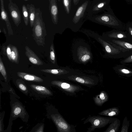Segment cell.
Instances as JSON below:
<instances>
[{
    "label": "cell",
    "instance_id": "26",
    "mask_svg": "<svg viewBox=\"0 0 132 132\" xmlns=\"http://www.w3.org/2000/svg\"><path fill=\"white\" fill-rule=\"evenodd\" d=\"M110 1V0H106L99 3L94 6L93 10L94 11H98L106 6H107L109 4Z\"/></svg>",
    "mask_w": 132,
    "mask_h": 132
},
{
    "label": "cell",
    "instance_id": "28",
    "mask_svg": "<svg viewBox=\"0 0 132 132\" xmlns=\"http://www.w3.org/2000/svg\"><path fill=\"white\" fill-rule=\"evenodd\" d=\"M130 125L129 121L127 117H125L123 119L121 132H127Z\"/></svg>",
    "mask_w": 132,
    "mask_h": 132
},
{
    "label": "cell",
    "instance_id": "5",
    "mask_svg": "<svg viewBox=\"0 0 132 132\" xmlns=\"http://www.w3.org/2000/svg\"><path fill=\"white\" fill-rule=\"evenodd\" d=\"M8 8L14 23L18 27L21 22V16L18 7L12 0H9Z\"/></svg>",
    "mask_w": 132,
    "mask_h": 132
},
{
    "label": "cell",
    "instance_id": "14",
    "mask_svg": "<svg viewBox=\"0 0 132 132\" xmlns=\"http://www.w3.org/2000/svg\"><path fill=\"white\" fill-rule=\"evenodd\" d=\"M26 114L24 109L19 103L16 102L12 106L11 115L13 118H23Z\"/></svg>",
    "mask_w": 132,
    "mask_h": 132
},
{
    "label": "cell",
    "instance_id": "1",
    "mask_svg": "<svg viewBox=\"0 0 132 132\" xmlns=\"http://www.w3.org/2000/svg\"><path fill=\"white\" fill-rule=\"evenodd\" d=\"M32 31L33 39L37 44L44 46L47 33L42 12L39 8H36V16Z\"/></svg>",
    "mask_w": 132,
    "mask_h": 132
},
{
    "label": "cell",
    "instance_id": "20",
    "mask_svg": "<svg viewBox=\"0 0 132 132\" xmlns=\"http://www.w3.org/2000/svg\"><path fill=\"white\" fill-rule=\"evenodd\" d=\"M108 99L107 93L104 91L102 92L99 94L97 95L94 98L96 104L98 105H101L107 101Z\"/></svg>",
    "mask_w": 132,
    "mask_h": 132
},
{
    "label": "cell",
    "instance_id": "22",
    "mask_svg": "<svg viewBox=\"0 0 132 132\" xmlns=\"http://www.w3.org/2000/svg\"><path fill=\"white\" fill-rule=\"evenodd\" d=\"M120 120L117 118L114 119L105 132H117L120 126Z\"/></svg>",
    "mask_w": 132,
    "mask_h": 132
},
{
    "label": "cell",
    "instance_id": "3",
    "mask_svg": "<svg viewBox=\"0 0 132 132\" xmlns=\"http://www.w3.org/2000/svg\"><path fill=\"white\" fill-rule=\"evenodd\" d=\"M95 19L99 22L114 29L125 30V24L117 18L112 11L96 17Z\"/></svg>",
    "mask_w": 132,
    "mask_h": 132
},
{
    "label": "cell",
    "instance_id": "6",
    "mask_svg": "<svg viewBox=\"0 0 132 132\" xmlns=\"http://www.w3.org/2000/svg\"><path fill=\"white\" fill-rule=\"evenodd\" d=\"M108 39H132L128 33L125 30L114 29L105 34ZM107 39V40H108Z\"/></svg>",
    "mask_w": 132,
    "mask_h": 132
},
{
    "label": "cell",
    "instance_id": "36",
    "mask_svg": "<svg viewBox=\"0 0 132 132\" xmlns=\"http://www.w3.org/2000/svg\"><path fill=\"white\" fill-rule=\"evenodd\" d=\"M43 128L42 126H41L39 128L38 130L36 131L38 132H42V131L41 130H43Z\"/></svg>",
    "mask_w": 132,
    "mask_h": 132
},
{
    "label": "cell",
    "instance_id": "8",
    "mask_svg": "<svg viewBox=\"0 0 132 132\" xmlns=\"http://www.w3.org/2000/svg\"><path fill=\"white\" fill-rule=\"evenodd\" d=\"M107 41L116 45L127 52L132 53V40L108 39Z\"/></svg>",
    "mask_w": 132,
    "mask_h": 132
},
{
    "label": "cell",
    "instance_id": "15",
    "mask_svg": "<svg viewBox=\"0 0 132 132\" xmlns=\"http://www.w3.org/2000/svg\"><path fill=\"white\" fill-rule=\"evenodd\" d=\"M113 69L116 72L122 75L127 77L132 75V69L126 67L124 64L117 65Z\"/></svg>",
    "mask_w": 132,
    "mask_h": 132
},
{
    "label": "cell",
    "instance_id": "40",
    "mask_svg": "<svg viewBox=\"0 0 132 132\" xmlns=\"http://www.w3.org/2000/svg\"><path fill=\"white\" fill-rule=\"evenodd\" d=\"M28 0H25V1H28Z\"/></svg>",
    "mask_w": 132,
    "mask_h": 132
},
{
    "label": "cell",
    "instance_id": "25",
    "mask_svg": "<svg viewBox=\"0 0 132 132\" xmlns=\"http://www.w3.org/2000/svg\"><path fill=\"white\" fill-rule=\"evenodd\" d=\"M22 12L24 22L27 26L29 21V14L27 6L24 4L22 7Z\"/></svg>",
    "mask_w": 132,
    "mask_h": 132
},
{
    "label": "cell",
    "instance_id": "17",
    "mask_svg": "<svg viewBox=\"0 0 132 132\" xmlns=\"http://www.w3.org/2000/svg\"><path fill=\"white\" fill-rule=\"evenodd\" d=\"M51 83L69 92H73L78 89V87L77 86L70 85L66 82H62L60 81H53L51 82Z\"/></svg>",
    "mask_w": 132,
    "mask_h": 132
},
{
    "label": "cell",
    "instance_id": "38",
    "mask_svg": "<svg viewBox=\"0 0 132 132\" xmlns=\"http://www.w3.org/2000/svg\"><path fill=\"white\" fill-rule=\"evenodd\" d=\"M3 31H4V34H6V30H5V29L4 28H3Z\"/></svg>",
    "mask_w": 132,
    "mask_h": 132
},
{
    "label": "cell",
    "instance_id": "19",
    "mask_svg": "<svg viewBox=\"0 0 132 132\" xmlns=\"http://www.w3.org/2000/svg\"><path fill=\"white\" fill-rule=\"evenodd\" d=\"M29 14V21L30 26L33 27L36 16V8L34 5L28 4L27 5Z\"/></svg>",
    "mask_w": 132,
    "mask_h": 132
},
{
    "label": "cell",
    "instance_id": "32",
    "mask_svg": "<svg viewBox=\"0 0 132 132\" xmlns=\"http://www.w3.org/2000/svg\"><path fill=\"white\" fill-rule=\"evenodd\" d=\"M120 62L121 64H122L132 63V54L124 58L120 61Z\"/></svg>",
    "mask_w": 132,
    "mask_h": 132
},
{
    "label": "cell",
    "instance_id": "34",
    "mask_svg": "<svg viewBox=\"0 0 132 132\" xmlns=\"http://www.w3.org/2000/svg\"><path fill=\"white\" fill-rule=\"evenodd\" d=\"M19 88L22 91H27V88L22 83H20L19 85Z\"/></svg>",
    "mask_w": 132,
    "mask_h": 132
},
{
    "label": "cell",
    "instance_id": "4",
    "mask_svg": "<svg viewBox=\"0 0 132 132\" xmlns=\"http://www.w3.org/2000/svg\"><path fill=\"white\" fill-rule=\"evenodd\" d=\"M2 50L3 54L7 56L11 62L17 64L19 63V56L18 49L16 46L9 44L6 46H4Z\"/></svg>",
    "mask_w": 132,
    "mask_h": 132
},
{
    "label": "cell",
    "instance_id": "2",
    "mask_svg": "<svg viewBox=\"0 0 132 132\" xmlns=\"http://www.w3.org/2000/svg\"><path fill=\"white\" fill-rule=\"evenodd\" d=\"M98 40L103 47L108 56L114 59L125 58L132 54L118 46L101 38Z\"/></svg>",
    "mask_w": 132,
    "mask_h": 132
},
{
    "label": "cell",
    "instance_id": "37",
    "mask_svg": "<svg viewBox=\"0 0 132 132\" xmlns=\"http://www.w3.org/2000/svg\"><path fill=\"white\" fill-rule=\"evenodd\" d=\"M127 2H128L129 3H132V0H125Z\"/></svg>",
    "mask_w": 132,
    "mask_h": 132
},
{
    "label": "cell",
    "instance_id": "33",
    "mask_svg": "<svg viewBox=\"0 0 132 132\" xmlns=\"http://www.w3.org/2000/svg\"><path fill=\"white\" fill-rule=\"evenodd\" d=\"M75 80L78 82L82 84H90V82L87 80L80 77H77L75 78Z\"/></svg>",
    "mask_w": 132,
    "mask_h": 132
},
{
    "label": "cell",
    "instance_id": "41",
    "mask_svg": "<svg viewBox=\"0 0 132 132\" xmlns=\"http://www.w3.org/2000/svg\"><path fill=\"white\" fill-rule=\"evenodd\" d=\"M24 0V1H25V0Z\"/></svg>",
    "mask_w": 132,
    "mask_h": 132
},
{
    "label": "cell",
    "instance_id": "7",
    "mask_svg": "<svg viewBox=\"0 0 132 132\" xmlns=\"http://www.w3.org/2000/svg\"><path fill=\"white\" fill-rule=\"evenodd\" d=\"M51 118L57 126L59 131H70V126L66 123L60 115L58 114L52 115H51Z\"/></svg>",
    "mask_w": 132,
    "mask_h": 132
},
{
    "label": "cell",
    "instance_id": "12",
    "mask_svg": "<svg viewBox=\"0 0 132 132\" xmlns=\"http://www.w3.org/2000/svg\"><path fill=\"white\" fill-rule=\"evenodd\" d=\"M0 2L1 19L5 21L9 35H13V32L11 23L9 20L7 13L4 8V0H0Z\"/></svg>",
    "mask_w": 132,
    "mask_h": 132
},
{
    "label": "cell",
    "instance_id": "9",
    "mask_svg": "<svg viewBox=\"0 0 132 132\" xmlns=\"http://www.w3.org/2000/svg\"><path fill=\"white\" fill-rule=\"evenodd\" d=\"M114 119L106 117H96L91 118L90 121L92 125L93 128H101L111 123Z\"/></svg>",
    "mask_w": 132,
    "mask_h": 132
},
{
    "label": "cell",
    "instance_id": "13",
    "mask_svg": "<svg viewBox=\"0 0 132 132\" xmlns=\"http://www.w3.org/2000/svg\"><path fill=\"white\" fill-rule=\"evenodd\" d=\"M77 54L79 60L85 63L89 61L91 58L90 52L86 47L80 46L77 50Z\"/></svg>",
    "mask_w": 132,
    "mask_h": 132
},
{
    "label": "cell",
    "instance_id": "27",
    "mask_svg": "<svg viewBox=\"0 0 132 132\" xmlns=\"http://www.w3.org/2000/svg\"><path fill=\"white\" fill-rule=\"evenodd\" d=\"M72 0H62V3L66 13H70L71 5Z\"/></svg>",
    "mask_w": 132,
    "mask_h": 132
},
{
    "label": "cell",
    "instance_id": "31",
    "mask_svg": "<svg viewBox=\"0 0 132 132\" xmlns=\"http://www.w3.org/2000/svg\"><path fill=\"white\" fill-rule=\"evenodd\" d=\"M125 31L132 39V22H128L125 24Z\"/></svg>",
    "mask_w": 132,
    "mask_h": 132
},
{
    "label": "cell",
    "instance_id": "35",
    "mask_svg": "<svg viewBox=\"0 0 132 132\" xmlns=\"http://www.w3.org/2000/svg\"><path fill=\"white\" fill-rule=\"evenodd\" d=\"M80 0H73L74 4L75 5H77L79 3Z\"/></svg>",
    "mask_w": 132,
    "mask_h": 132
},
{
    "label": "cell",
    "instance_id": "18",
    "mask_svg": "<svg viewBox=\"0 0 132 132\" xmlns=\"http://www.w3.org/2000/svg\"><path fill=\"white\" fill-rule=\"evenodd\" d=\"M17 73L18 77L27 81L38 82L43 81V79L35 75L20 72H18Z\"/></svg>",
    "mask_w": 132,
    "mask_h": 132
},
{
    "label": "cell",
    "instance_id": "21",
    "mask_svg": "<svg viewBox=\"0 0 132 132\" xmlns=\"http://www.w3.org/2000/svg\"><path fill=\"white\" fill-rule=\"evenodd\" d=\"M120 113L119 109L117 107L111 108L103 110L99 114L106 116L112 117L117 116Z\"/></svg>",
    "mask_w": 132,
    "mask_h": 132
},
{
    "label": "cell",
    "instance_id": "16",
    "mask_svg": "<svg viewBox=\"0 0 132 132\" xmlns=\"http://www.w3.org/2000/svg\"><path fill=\"white\" fill-rule=\"evenodd\" d=\"M88 3V1H86L78 7L72 20L74 23H78L80 19L83 17Z\"/></svg>",
    "mask_w": 132,
    "mask_h": 132
},
{
    "label": "cell",
    "instance_id": "11",
    "mask_svg": "<svg viewBox=\"0 0 132 132\" xmlns=\"http://www.w3.org/2000/svg\"><path fill=\"white\" fill-rule=\"evenodd\" d=\"M25 49L26 55L31 63L37 65H43V62L29 47L26 46Z\"/></svg>",
    "mask_w": 132,
    "mask_h": 132
},
{
    "label": "cell",
    "instance_id": "39",
    "mask_svg": "<svg viewBox=\"0 0 132 132\" xmlns=\"http://www.w3.org/2000/svg\"><path fill=\"white\" fill-rule=\"evenodd\" d=\"M58 0V1H60V0Z\"/></svg>",
    "mask_w": 132,
    "mask_h": 132
},
{
    "label": "cell",
    "instance_id": "24",
    "mask_svg": "<svg viewBox=\"0 0 132 132\" xmlns=\"http://www.w3.org/2000/svg\"><path fill=\"white\" fill-rule=\"evenodd\" d=\"M40 70L45 73L54 75H60L67 73V71L64 69H42Z\"/></svg>",
    "mask_w": 132,
    "mask_h": 132
},
{
    "label": "cell",
    "instance_id": "29",
    "mask_svg": "<svg viewBox=\"0 0 132 132\" xmlns=\"http://www.w3.org/2000/svg\"><path fill=\"white\" fill-rule=\"evenodd\" d=\"M0 72L5 80L6 81L7 79V73L2 60L1 57H0Z\"/></svg>",
    "mask_w": 132,
    "mask_h": 132
},
{
    "label": "cell",
    "instance_id": "23",
    "mask_svg": "<svg viewBox=\"0 0 132 132\" xmlns=\"http://www.w3.org/2000/svg\"><path fill=\"white\" fill-rule=\"evenodd\" d=\"M30 86L33 89L41 94L45 95L52 94L51 92L44 87L35 85H31Z\"/></svg>",
    "mask_w": 132,
    "mask_h": 132
},
{
    "label": "cell",
    "instance_id": "30",
    "mask_svg": "<svg viewBox=\"0 0 132 132\" xmlns=\"http://www.w3.org/2000/svg\"><path fill=\"white\" fill-rule=\"evenodd\" d=\"M50 59L51 62L53 64L55 62V56L54 47L53 43H52L50 47Z\"/></svg>",
    "mask_w": 132,
    "mask_h": 132
},
{
    "label": "cell",
    "instance_id": "10",
    "mask_svg": "<svg viewBox=\"0 0 132 132\" xmlns=\"http://www.w3.org/2000/svg\"><path fill=\"white\" fill-rule=\"evenodd\" d=\"M49 9L52 21L54 24H57L58 20V11L57 0H49Z\"/></svg>",
    "mask_w": 132,
    "mask_h": 132
}]
</instances>
